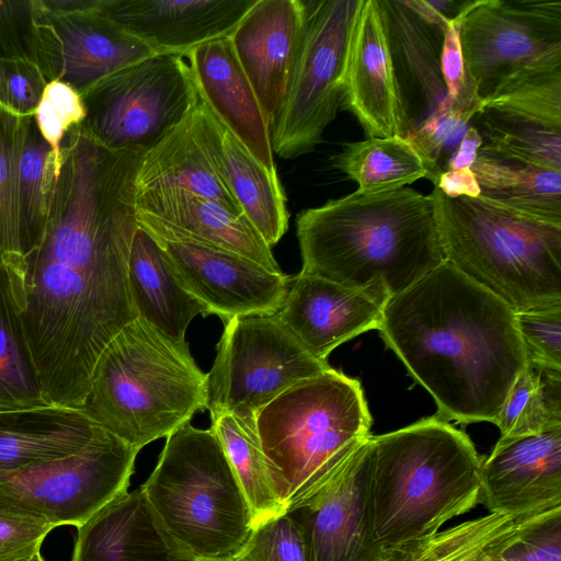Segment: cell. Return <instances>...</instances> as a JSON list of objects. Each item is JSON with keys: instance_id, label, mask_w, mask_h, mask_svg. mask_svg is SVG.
I'll return each instance as SVG.
<instances>
[{"instance_id": "1", "label": "cell", "mask_w": 561, "mask_h": 561, "mask_svg": "<svg viewBox=\"0 0 561 561\" xmlns=\"http://www.w3.org/2000/svg\"><path fill=\"white\" fill-rule=\"evenodd\" d=\"M145 153L108 149L80 125L61 141L46 222L9 288L49 404L82 409L101 352L138 318L128 259Z\"/></svg>"}, {"instance_id": "2", "label": "cell", "mask_w": 561, "mask_h": 561, "mask_svg": "<svg viewBox=\"0 0 561 561\" xmlns=\"http://www.w3.org/2000/svg\"><path fill=\"white\" fill-rule=\"evenodd\" d=\"M437 414L494 423L527 364L515 311L446 261L383 307L377 329Z\"/></svg>"}, {"instance_id": "3", "label": "cell", "mask_w": 561, "mask_h": 561, "mask_svg": "<svg viewBox=\"0 0 561 561\" xmlns=\"http://www.w3.org/2000/svg\"><path fill=\"white\" fill-rule=\"evenodd\" d=\"M300 274L360 291L383 306L445 262L431 194L355 191L296 218Z\"/></svg>"}, {"instance_id": "4", "label": "cell", "mask_w": 561, "mask_h": 561, "mask_svg": "<svg viewBox=\"0 0 561 561\" xmlns=\"http://www.w3.org/2000/svg\"><path fill=\"white\" fill-rule=\"evenodd\" d=\"M362 455L366 525L383 557L437 534L479 503L482 458L438 415L369 435Z\"/></svg>"}, {"instance_id": "5", "label": "cell", "mask_w": 561, "mask_h": 561, "mask_svg": "<svg viewBox=\"0 0 561 561\" xmlns=\"http://www.w3.org/2000/svg\"><path fill=\"white\" fill-rule=\"evenodd\" d=\"M206 408V374L190 347L178 346L137 318L101 352L82 410L140 450Z\"/></svg>"}, {"instance_id": "6", "label": "cell", "mask_w": 561, "mask_h": 561, "mask_svg": "<svg viewBox=\"0 0 561 561\" xmlns=\"http://www.w3.org/2000/svg\"><path fill=\"white\" fill-rule=\"evenodd\" d=\"M445 261L515 312L561 304V226L431 193Z\"/></svg>"}, {"instance_id": "7", "label": "cell", "mask_w": 561, "mask_h": 561, "mask_svg": "<svg viewBox=\"0 0 561 561\" xmlns=\"http://www.w3.org/2000/svg\"><path fill=\"white\" fill-rule=\"evenodd\" d=\"M370 426L360 382L332 367L294 385L257 413L261 445L282 481L288 512L337 474Z\"/></svg>"}, {"instance_id": "8", "label": "cell", "mask_w": 561, "mask_h": 561, "mask_svg": "<svg viewBox=\"0 0 561 561\" xmlns=\"http://www.w3.org/2000/svg\"><path fill=\"white\" fill-rule=\"evenodd\" d=\"M139 489L168 535L194 560L234 558L253 530L248 502L210 428L188 422L170 434Z\"/></svg>"}, {"instance_id": "9", "label": "cell", "mask_w": 561, "mask_h": 561, "mask_svg": "<svg viewBox=\"0 0 561 561\" xmlns=\"http://www.w3.org/2000/svg\"><path fill=\"white\" fill-rule=\"evenodd\" d=\"M81 126L113 150L147 152L179 125L198 93L186 59L158 54L96 81L82 92Z\"/></svg>"}, {"instance_id": "10", "label": "cell", "mask_w": 561, "mask_h": 561, "mask_svg": "<svg viewBox=\"0 0 561 561\" xmlns=\"http://www.w3.org/2000/svg\"><path fill=\"white\" fill-rule=\"evenodd\" d=\"M225 323L206 374L210 416L256 417L294 385L331 368L299 342L277 313L234 317Z\"/></svg>"}, {"instance_id": "11", "label": "cell", "mask_w": 561, "mask_h": 561, "mask_svg": "<svg viewBox=\"0 0 561 561\" xmlns=\"http://www.w3.org/2000/svg\"><path fill=\"white\" fill-rule=\"evenodd\" d=\"M138 453L98 424L79 451L0 473V505L77 528L128 492Z\"/></svg>"}, {"instance_id": "12", "label": "cell", "mask_w": 561, "mask_h": 561, "mask_svg": "<svg viewBox=\"0 0 561 561\" xmlns=\"http://www.w3.org/2000/svg\"><path fill=\"white\" fill-rule=\"evenodd\" d=\"M306 2L299 58L285 104L272 130L273 152L306 154L321 141L342 104L348 51L363 0Z\"/></svg>"}, {"instance_id": "13", "label": "cell", "mask_w": 561, "mask_h": 561, "mask_svg": "<svg viewBox=\"0 0 561 561\" xmlns=\"http://www.w3.org/2000/svg\"><path fill=\"white\" fill-rule=\"evenodd\" d=\"M35 61L47 81L82 92L102 78L158 55L101 11V0H34Z\"/></svg>"}, {"instance_id": "14", "label": "cell", "mask_w": 561, "mask_h": 561, "mask_svg": "<svg viewBox=\"0 0 561 561\" xmlns=\"http://www.w3.org/2000/svg\"><path fill=\"white\" fill-rule=\"evenodd\" d=\"M460 45L466 70L483 100L519 68L561 57V1H468Z\"/></svg>"}, {"instance_id": "15", "label": "cell", "mask_w": 561, "mask_h": 561, "mask_svg": "<svg viewBox=\"0 0 561 561\" xmlns=\"http://www.w3.org/2000/svg\"><path fill=\"white\" fill-rule=\"evenodd\" d=\"M145 229L164 250L181 286L198 300L207 316L225 322L234 317L277 313L290 278L270 272L238 253L173 233L137 214Z\"/></svg>"}, {"instance_id": "16", "label": "cell", "mask_w": 561, "mask_h": 561, "mask_svg": "<svg viewBox=\"0 0 561 561\" xmlns=\"http://www.w3.org/2000/svg\"><path fill=\"white\" fill-rule=\"evenodd\" d=\"M305 25L304 0H256L228 36L271 130L289 91Z\"/></svg>"}, {"instance_id": "17", "label": "cell", "mask_w": 561, "mask_h": 561, "mask_svg": "<svg viewBox=\"0 0 561 561\" xmlns=\"http://www.w3.org/2000/svg\"><path fill=\"white\" fill-rule=\"evenodd\" d=\"M479 503L497 514L561 507V428L499 438L482 459Z\"/></svg>"}, {"instance_id": "18", "label": "cell", "mask_w": 561, "mask_h": 561, "mask_svg": "<svg viewBox=\"0 0 561 561\" xmlns=\"http://www.w3.org/2000/svg\"><path fill=\"white\" fill-rule=\"evenodd\" d=\"M256 0H101V11L156 54L185 56L227 37Z\"/></svg>"}, {"instance_id": "19", "label": "cell", "mask_w": 561, "mask_h": 561, "mask_svg": "<svg viewBox=\"0 0 561 561\" xmlns=\"http://www.w3.org/2000/svg\"><path fill=\"white\" fill-rule=\"evenodd\" d=\"M362 444L323 489L288 512L302 528L308 561L385 558L373 546L366 525Z\"/></svg>"}, {"instance_id": "20", "label": "cell", "mask_w": 561, "mask_h": 561, "mask_svg": "<svg viewBox=\"0 0 561 561\" xmlns=\"http://www.w3.org/2000/svg\"><path fill=\"white\" fill-rule=\"evenodd\" d=\"M194 115L199 142L213 168L242 214L272 248L287 231L289 220L278 174L265 169L199 95Z\"/></svg>"}, {"instance_id": "21", "label": "cell", "mask_w": 561, "mask_h": 561, "mask_svg": "<svg viewBox=\"0 0 561 561\" xmlns=\"http://www.w3.org/2000/svg\"><path fill=\"white\" fill-rule=\"evenodd\" d=\"M343 106L368 137L407 135V127L377 0H363L348 51Z\"/></svg>"}, {"instance_id": "22", "label": "cell", "mask_w": 561, "mask_h": 561, "mask_svg": "<svg viewBox=\"0 0 561 561\" xmlns=\"http://www.w3.org/2000/svg\"><path fill=\"white\" fill-rule=\"evenodd\" d=\"M377 1L408 135L447 98L440 69L446 25L426 21L409 1Z\"/></svg>"}, {"instance_id": "23", "label": "cell", "mask_w": 561, "mask_h": 561, "mask_svg": "<svg viewBox=\"0 0 561 561\" xmlns=\"http://www.w3.org/2000/svg\"><path fill=\"white\" fill-rule=\"evenodd\" d=\"M383 306L334 282L297 274L277 312L299 342L318 359L355 336L377 330Z\"/></svg>"}, {"instance_id": "24", "label": "cell", "mask_w": 561, "mask_h": 561, "mask_svg": "<svg viewBox=\"0 0 561 561\" xmlns=\"http://www.w3.org/2000/svg\"><path fill=\"white\" fill-rule=\"evenodd\" d=\"M184 58L201 99L265 169L277 173L271 128L229 37L201 44Z\"/></svg>"}, {"instance_id": "25", "label": "cell", "mask_w": 561, "mask_h": 561, "mask_svg": "<svg viewBox=\"0 0 561 561\" xmlns=\"http://www.w3.org/2000/svg\"><path fill=\"white\" fill-rule=\"evenodd\" d=\"M137 214L167 230L245 256L280 274L272 248L243 215L220 203L181 188L137 190Z\"/></svg>"}, {"instance_id": "26", "label": "cell", "mask_w": 561, "mask_h": 561, "mask_svg": "<svg viewBox=\"0 0 561 561\" xmlns=\"http://www.w3.org/2000/svg\"><path fill=\"white\" fill-rule=\"evenodd\" d=\"M161 526L140 489L77 527L71 561H192Z\"/></svg>"}, {"instance_id": "27", "label": "cell", "mask_w": 561, "mask_h": 561, "mask_svg": "<svg viewBox=\"0 0 561 561\" xmlns=\"http://www.w3.org/2000/svg\"><path fill=\"white\" fill-rule=\"evenodd\" d=\"M128 284L137 317L170 342L188 347L185 333L205 307L174 275L162 247L141 227L136 229L128 259Z\"/></svg>"}, {"instance_id": "28", "label": "cell", "mask_w": 561, "mask_h": 561, "mask_svg": "<svg viewBox=\"0 0 561 561\" xmlns=\"http://www.w3.org/2000/svg\"><path fill=\"white\" fill-rule=\"evenodd\" d=\"M96 425L82 409L56 404L0 410V473L75 454Z\"/></svg>"}, {"instance_id": "29", "label": "cell", "mask_w": 561, "mask_h": 561, "mask_svg": "<svg viewBox=\"0 0 561 561\" xmlns=\"http://www.w3.org/2000/svg\"><path fill=\"white\" fill-rule=\"evenodd\" d=\"M159 187L185 190L243 215L199 142L194 106L179 125L144 154L137 190Z\"/></svg>"}, {"instance_id": "30", "label": "cell", "mask_w": 561, "mask_h": 561, "mask_svg": "<svg viewBox=\"0 0 561 561\" xmlns=\"http://www.w3.org/2000/svg\"><path fill=\"white\" fill-rule=\"evenodd\" d=\"M218 438L252 514L253 529L288 512L282 481L263 451L256 417L231 413L210 416Z\"/></svg>"}, {"instance_id": "31", "label": "cell", "mask_w": 561, "mask_h": 561, "mask_svg": "<svg viewBox=\"0 0 561 561\" xmlns=\"http://www.w3.org/2000/svg\"><path fill=\"white\" fill-rule=\"evenodd\" d=\"M471 170L480 187L479 197L516 214L561 226V171L481 149Z\"/></svg>"}, {"instance_id": "32", "label": "cell", "mask_w": 561, "mask_h": 561, "mask_svg": "<svg viewBox=\"0 0 561 561\" xmlns=\"http://www.w3.org/2000/svg\"><path fill=\"white\" fill-rule=\"evenodd\" d=\"M332 161L335 169L358 185L357 191L366 194L392 192L428 179L420 153L407 137L399 135L347 142Z\"/></svg>"}, {"instance_id": "33", "label": "cell", "mask_w": 561, "mask_h": 561, "mask_svg": "<svg viewBox=\"0 0 561 561\" xmlns=\"http://www.w3.org/2000/svg\"><path fill=\"white\" fill-rule=\"evenodd\" d=\"M472 561H561V507L488 514Z\"/></svg>"}, {"instance_id": "34", "label": "cell", "mask_w": 561, "mask_h": 561, "mask_svg": "<svg viewBox=\"0 0 561 561\" xmlns=\"http://www.w3.org/2000/svg\"><path fill=\"white\" fill-rule=\"evenodd\" d=\"M482 106L561 130V57L536 61L510 73L482 100Z\"/></svg>"}, {"instance_id": "35", "label": "cell", "mask_w": 561, "mask_h": 561, "mask_svg": "<svg viewBox=\"0 0 561 561\" xmlns=\"http://www.w3.org/2000/svg\"><path fill=\"white\" fill-rule=\"evenodd\" d=\"M494 424L500 438L561 428V369L527 360Z\"/></svg>"}, {"instance_id": "36", "label": "cell", "mask_w": 561, "mask_h": 561, "mask_svg": "<svg viewBox=\"0 0 561 561\" xmlns=\"http://www.w3.org/2000/svg\"><path fill=\"white\" fill-rule=\"evenodd\" d=\"M30 117H18L0 108V270L9 288L23 273L20 229L19 163Z\"/></svg>"}, {"instance_id": "37", "label": "cell", "mask_w": 561, "mask_h": 561, "mask_svg": "<svg viewBox=\"0 0 561 561\" xmlns=\"http://www.w3.org/2000/svg\"><path fill=\"white\" fill-rule=\"evenodd\" d=\"M49 404L43 397L22 328L0 270V410Z\"/></svg>"}, {"instance_id": "38", "label": "cell", "mask_w": 561, "mask_h": 561, "mask_svg": "<svg viewBox=\"0 0 561 561\" xmlns=\"http://www.w3.org/2000/svg\"><path fill=\"white\" fill-rule=\"evenodd\" d=\"M481 150L526 164L561 171V130L483 110L478 114Z\"/></svg>"}, {"instance_id": "39", "label": "cell", "mask_w": 561, "mask_h": 561, "mask_svg": "<svg viewBox=\"0 0 561 561\" xmlns=\"http://www.w3.org/2000/svg\"><path fill=\"white\" fill-rule=\"evenodd\" d=\"M56 180L55 158L30 117L19 163L21 242L24 253L39 237L46 222L50 194Z\"/></svg>"}, {"instance_id": "40", "label": "cell", "mask_w": 561, "mask_h": 561, "mask_svg": "<svg viewBox=\"0 0 561 561\" xmlns=\"http://www.w3.org/2000/svg\"><path fill=\"white\" fill-rule=\"evenodd\" d=\"M483 111L478 93L459 100L447 98L405 137L423 159L428 179L435 184L438 175L458 148L469 123Z\"/></svg>"}, {"instance_id": "41", "label": "cell", "mask_w": 561, "mask_h": 561, "mask_svg": "<svg viewBox=\"0 0 561 561\" xmlns=\"http://www.w3.org/2000/svg\"><path fill=\"white\" fill-rule=\"evenodd\" d=\"M85 115V106L78 90L58 80L47 83L34 119L41 136L53 150L56 175L61 163V141L69 130L82 124Z\"/></svg>"}, {"instance_id": "42", "label": "cell", "mask_w": 561, "mask_h": 561, "mask_svg": "<svg viewBox=\"0 0 561 561\" xmlns=\"http://www.w3.org/2000/svg\"><path fill=\"white\" fill-rule=\"evenodd\" d=\"M485 523L486 516L466 520L394 550L382 561H472Z\"/></svg>"}, {"instance_id": "43", "label": "cell", "mask_w": 561, "mask_h": 561, "mask_svg": "<svg viewBox=\"0 0 561 561\" xmlns=\"http://www.w3.org/2000/svg\"><path fill=\"white\" fill-rule=\"evenodd\" d=\"M236 561H308L299 522L286 513L254 528Z\"/></svg>"}, {"instance_id": "44", "label": "cell", "mask_w": 561, "mask_h": 561, "mask_svg": "<svg viewBox=\"0 0 561 561\" xmlns=\"http://www.w3.org/2000/svg\"><path fill=\"white\" fill-rule=\"evenodd\" d=\"M527 360L561 369V304L515 312Z\"/></svg>"}, {"instance_id": "45", "label": "cell", "mask_w": 561, "mask_h": 561, "mask_svg": "<svg viewBox=\"0 0 561 561\" xmlns=\"http://www.w3.org/2000/svg\"><path fill=\"white\" fill-rule=\"evenodd\" d=\"M48 81L35 60L0 59V108L18 116H33Z\"/></svg>"}, {"instance_id": "46", "label": "cell", "mask_w": 561, "mask_h": 561, "mask_svg": "<svg viewBox=\"0 0 561 561\" xmlns=\"http://www.w3.org/2000/svg\"><path fill=\"white\" fill-rule=\"evenodd\" d=\"M56 527L47 520L0 505V561H16L41 552Z\"/></svg>"}, {"instance_id": "47", "label": "cell", "mask_w": 561, "mask_h": 561, "mask_svg": "<svg viewBox=\"0 0 561 561\" xmlns=\"http://www.w3.org/2000/svg\"><path fill=\"white\" fill-rule=\"evenodd\" d=\"M35 60L34 0H0V59Z\"/></svg>"}, {"instance_id": "48", "label": "cell", "mask_w": 561, "mask_h": 561, "mask_svg": "<svg viewBox=\"0 0 561 561\" xmlns=\"http://www.w3.org/2000/svg\"><path fill=\"white\" fill-rule=\"evenodd\" d=\"M465 7L458 15L447 20L444 30L440 69L447 95L451 100H457L463 95L473 82V79L466 70L460 45V23Z\"/></svg>"}, {"instance_id": "49", "label": "cell", "mask_w": 561, "mask_h": 561, "mask_svg": "<svg viewBox=\"0 0 561 561\" xmlns=\"http://www.w3.org/2000/svg\"><path fill=\"white\" fill-rule=\"evenodd\" d=\"M434 187H437L442 193L451 198L480 196V187L471 168L442 172Z\"/></svg>"}, {"instance_id": "50", "label": "cell", "mask_w": 561, "mask_h": 561, "mask_svg": "<svg viewBox=\"0 0 561 561\" xmlns=\"http://www.w3.org/2000/svg\"><path fill=\"white\" fill-rule=\"evenodd\" d=\"M484 140L477 127L469 126L458 148L448 160L445 171L471 168Z\"/></svg>"}, {"instance_id": "51", "label": "cell", "mask_w": 561, "mask_h": 561, "mask_svg": "<svg viewBox=\"0 0 561 561\" xmlns=\"http://www.w3.org/2000/svg\"><path fill=\"white\" fill-rule=\"evenodd\" d=\"M16 561H45V559L42 557L41 552H37V553L33 554L32 557L16 560Z\"/></svg>"}, {"instance_id": "52", "label": "cell", "mask_w": 561, "mask_h": 561, "mask_svg": "<svg viewBox=\"0 0 561 561\" xmlns=\"http://www.w3.org/2000/svg\"><path fill=\"white\" fill-rule=\"evenodd\" d=\"M192 561H236L233 558L229 559H205V560H192Z\"/></svg>"}]
</instances>
